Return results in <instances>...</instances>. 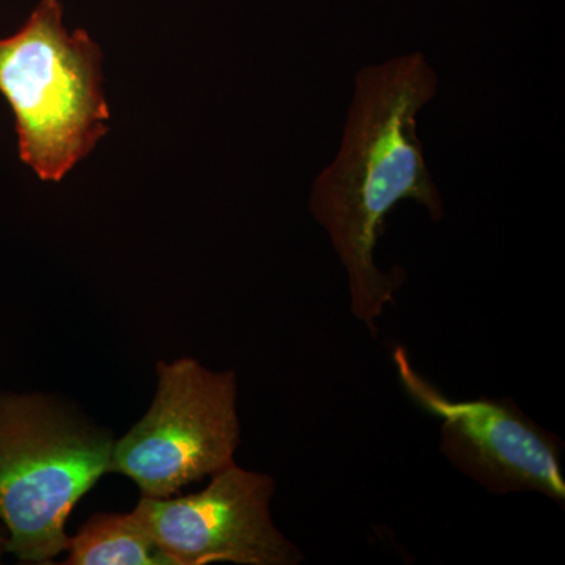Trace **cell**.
Here are the masks:
<instances>
[{
	"label": "cell",
	"instance_id": "obj_1",
	"mask_svg": "<svg viewBox=\"0 0 565 565\" xmlns=\"http://www.w3.org/2000/svg\"><path fill=\"white\" fill-rule=\"evenodd\" d=\"M437 93V71L423 52L356 71L340 150L308 200L348 274L352 313L371 333L407 277L375 264L390 212L415 202L434 222L446 214L418 136L419 114Z\"/></svg>",
	"mask_w": 565,
	"mask_h": 565
},
{
	"label": "cell",
	"instance_id": "obj_2",
	"mask_svg": "<svg viewBox=\"0 0 565 565\" xmlns=\"http://www.w3.org/2000/svg\"><path fill=\"white\" fill-rule=\"evenodd\" d=\"M0 93L17 125L20 158L43 181H62L107 134L103 52L63 24L61 0H41L0 39Z\"/></svg>",
	"mask_w": 565,
	"mask_h": 565
},
{
	"label": "cell",
	"instance_id": "obj_3",
	"mask_svg": "<svg viewBox=\"0 0 565 565\" xmlns=\"http://www.w3.org/2000/svg\"><path fill=\"white\" fill-rule=\"evenodd\" d=\"M114 441L73 408L41 394H0V520L7 552L50 564L68 550L66 520L110 471Z\"/></svg>",
	"mask_w": 565,
	"mask_h": 565
},
{
	"label": "cell",
	"instance_id": "obj_4",
	"mask_svg": "<svg viewBox=\"0 0 565 565\" xmlns=\"http://www.w3.org/2000/svg\"><path fill=\"white\" fill-rule=\"evenodd\" d=\"M150 411L111 449L110 471L128 476L143 497H172L218 473L239 445L237 382L196 360L159 362Z\"/></svg>",
	"mask_w": 565,
	"mask_h": 565
},
{
	"label": "cell",
	"instance_id": "obj_5",
	"mask_svg": "<svg viewBox=\"0 0 565 565\" xmlns=\"http://www.w3.org/2000/svg\"><path fill=\"white\" fill-rule=\"evenodd\" d=\"M401 385L422 411L441 422V452L460 473L489 492H537L564 505L563 444L527 418L514 401H455L393 353Z\"/></svg>",
	"mask_w": 565,
	"mask_h": 565
},
{
	"label": "cell",
	"instance_id": "obj_6",
	"mask_svg": "<svg viewBox=\"0 0 565 565\" xmlns=\"http://www.w3.org/2000/svg\"><path fill=\"white\" fill-rule=\"evenodd\" d=\"M270 476L232 463L181 498L143 497L134 515L172 565H294L303 559L275 527Z\"/></svg>",
	"mask_w": 565,
	"mask_h": 565
},
{
	"label": "cell",
	"instance_id": "obj_7",
	"mask_svg": "<svg viewBox=\"0 0 565 565\" xmlns=\"http://www.w3.org/2000/svg\"><path fill=\"white\" fill-rule=\"evenodd\" d=\"M70 565H172L134 514H98L70 539Z\"/></svg>",
	"mask_w": 565,
	"mask_h": 565
},
{
	"label": "cell",
	"instance_id": "obj_8",
	"mask_svg": "<svg viewBox=\"0 0 565 565\" xmlns=\"http://www.w3.org/2000/svg\"><path fill=\"white\" fill-rule=\"evenodd\" d=\"M3 552H7V539L0 534V559H2Z\"/></svg>",
	"mask_w": 565,
	"mask_h": 565
}]
</instances>
